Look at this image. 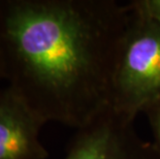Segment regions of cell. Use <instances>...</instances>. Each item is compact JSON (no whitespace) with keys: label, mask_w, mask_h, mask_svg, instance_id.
Returning a JSON list of instances; mask_svg holds the SVG:
<instances>
[{"label":"cell","mask_w":160,"mask_h":159,"mask_svg":"<svg viewBox=\"0 0 160 159\" xmlns=\"http://www.w3.org/2000/svg\"><path fill=\"white\" fill-rule=\"evenodd\" d=\"M153 135V147L158 159H160V102L149 107L144 111Z\"/></svg>","instance_id":"5b68a950"},{"label":"cell","mask_w":160,"mask_h":159,"mask_svg":"<svg viewBox=\"0 0 160 159\" xmlns=\"http://www.w3.org/2000/svg\"><path fill=\"white\" fill-rule=\"evenodd\" d=\"M127 5L138 15L160 23V0H132Z\"/></svg>","instance_id":"8992f818"},{"label":"cell","mask_w":160,"mask_h":159,"mask_svg":"<svg viewBox=\"0 0 160 159\" xmlns=\"http://www.w3.org/2000/svg\"><path fill=\"white\" fill-rule=\"evenodd\" d=\"M157 102H160V23L130 9L114 74L111 107L135 119Z\"/></svg>","instance_id":"7a4b0ae2"},{"label":"cell","mask_w":160,"mask_h":159,"mask_svg":"<svg viewBox=\"0 0 160 159\" xmlns=\"http://www.w3.org/2000/svg\"><path fill=\"white\" fill-rule=\"evenodd\" d=\"M64 159H158L152 143L134 127V119L112 107L78 129Z\"/></svg>","instance_id":"3957f363"},{"label":"cell","mask_w":160,"mask_h":159,"mask_svg":"<svg viewBox=\"0 0 160 159\" xmlns=\"http://www.w3.org/2000/svg\"><path fill=\"white\" fill-rule=\"evenodd\" d=\"M43 124L12 89H0V159H47L39 140Z\"/></svg>","instance_id":"277c9868"},{"label":"cell","mask_w":160,"mask_h":159,"mask_svg":"<svg viewBox=\"0 0 160 159\" xmlns=\"http://www.w3.org/2000/svg\"><path fill=\"white\" fill-rule=\"evenodd\" d=\"M129 19L115 0H0V79L45 123L81 129L111 107Z\"/></svg>","instance_id":"6da1fadb"}]
</instances>
